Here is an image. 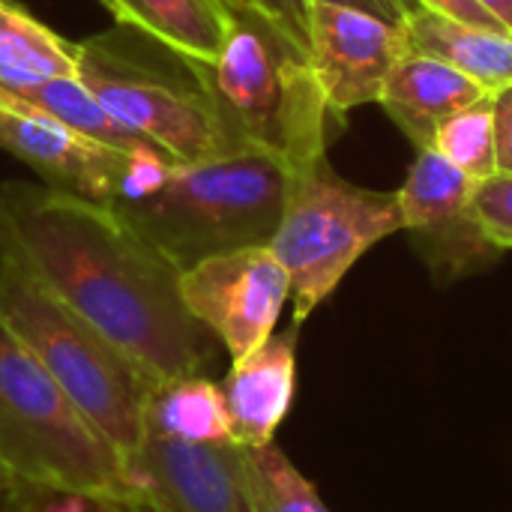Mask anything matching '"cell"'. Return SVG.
<instances>
[{"mask_svg": "<svg viewBox=\"0 0 512 512\" xmlns=\"http://www.w3.org/2000/svg\"><path fill=\"white\" fill-rule=\"evenodd\" d=\"M0 255L159 384L207 372L216 336L186 309L180 270L114 207L9 180L0 186Z\"/></svg>", "mask_w": 512, "mask_h": 512, "instance_id": "1", "label": "cell"}, {"mask_svg": "<svg viewBox=\"0 0 512 512\" xmlns=\"http://www.w3.org/2000/svg\"><path fill=\"white\" fill-rule=\"evenodd\" d=\"M204 78L216 105L222 153L261 150L291 174L327 159L330 108L300 48L270 18L228 6V36Z\"/></svg>", "mask_w": 512, "mask_h": 512, "instance_id": "2", "label": "cell"}, {"mask_svg": "<svg viewBox=\"0 0 512 512\" xmlns=\"http://www.w3.org/2000/svg\"><path fill=\"white\" fill-rule=\"evenodd\" d=\"M291 177L276 156L237 150L201 162H174L153 195L114 204V210L165 261L186 273L213 255L270 246Z\"/></svg>", "mask_w": 512, "mask_h": 512, "instance_id": "3", "label": "cell"}, {"mask_svg": "<svg viewBox=\"0 0 512 512\" xmlns=\"http://www.w3.org/2000/svg\"><path fill=\"white\" fill-rule=\"evenodd\" d=\"M0 462L39 495L135 507L126 456L81 414L30 348L0 321Z\"/></svg>", "mask_w": 512, "mask_h": 512, "instance_id": "4", "label": "cell"}, {"mask_svg": "<svg viewBox=\"0 0 512 512\" xmlns=\"http://www.w3.org/2000/svg\"><path fill=\"white\" fill-rule=\"evenodd\" d=\"M0 321L123 456L141 450L147 402L159 381L3 255Z\"/></svg>", "mask_w": 512, "mask_h": 512, "instance_id": "5", "label": "cell"}, {"mask_svg": "<svg viewBox=\"0 0 512 512\" xmlns=\"http://www.w3.org/2000/svg\"><path fill=\"white\" fill-rule=\"evenodd\" d=\"M78 81L141 141L174 162L222 156L216 105L204 63L117 24L78 42Z\"/></svg>", "mask_w": 512, "mask_h": 512, "instance_id": "6", "label": "cell"}, {"mask_svg": "<svg viewBox=\"0 0 512 512\" xmlns=\"http://www.w3.org/2000/svg\"><path fill=\"white\" fill-rule=\"evenodd\" d=\"M405 231L396 192H372L342 180L327 159L291 177L270 252L288 273L294 324L300 327L384 237Z\"/></svg>", "mask_w": 512, "mask_h": 512, "instance_id": "7", "label": "cell"}, {"mask_svg": "<svg viewBox=\"0 0 512 512\" xmlns=\"http://www.w3.org/2000/svg\"><path fill=\"white\" fill-rule=\"evenodd\" d=\"M180 294L234 363L276 333L291 282L270 246H249L180 273Z\"/></svg>", "mask_w": 512, "mask_h": 512, "instance_id": "8", "label": "cell"}, {"mask_svg": "<svg viewBox=\"0 0 512 512\" xmlns=\"http://www.w3.org/2000/svg\"><path fill=\"white\" fill-rule=\"evenodd\" d=\"M474 183L435 147L417 150L405 186L396 192L405 231L441 285L498 261L501 249L486 237L474 213Z\"/></svg>", "mask_w": 512, "mask_h": 512, "instance_id": "9", "label": "cell"}, {"mask_svg": "<svg viewBox=\"0 0 512 512\" xmlns=\"http://www.w3.org/2000/svg\"><path fill=\"white\" fill-rule=\"evenodd\" d=\"M126 480L147 512H252L237 444H183L147 435L126 456Z\"/></svg>", "mask_w": 512, "mask_h": 512, "instance_id": "10", "label": "cell"}, {"mask_svg": "<svg viewBox=\"0 0 512 512\" xmlns=\"http://www.w3.org/2000/svg\"><path fill=\"white\" fill-rule=\"evenodd\" d=\"M405 54L402 27L360 9L309 3V63L333 120L381 102L384 84Z\"/></svg>", "mask_w": 512, "mask_h": 512, "instance_id": "11", "label": "cell"}, {"mask_svg": "<svg viewBox=\"0 0 512 512\" xmlns=\"http://www.w3.org/2000/svg\"><path fill=\"white\" fill-rule=\"evenodd\" d=\"M0 147L30 165L45 186L96 204H117L126 150L87 138L42 111L0 108Z\"/></svg>", "mask_w": 512, "mask_h": 512, "instance_id": "12", "label": "cell"}, {"mask_svg": "<svg viewBox=\"0 0 512 512\" xmlns=\"http://www.w3.org/2000/svg\"><path fill=\"white\" fill-rule=\"evenodd\" d=\"M297 330L294 324L285 333H273L255 351L231 363L222 393L237 447L258 450L273 444L288 417L297 390Z\"/></svg>", "mask_w": 512, "mask_h": 512, "instance_id": "13", "label": "cell"}, {"mask_svg": "<svg viewBox=\"0 0 512 512\" xmlns=\"http://www.w3.org/2000/svg\"><path fill=\"white\" fill-rule=\"evenodd\" d=\"M483 96L489 93L453 66L435 57L405 54L384 84L381 105L417 150H429L438 126Z\"/></svg>", "mask_w": 512, "mask_h": 512, "instance_id": "14", "label": "cell"}, {"mask_svg": "<svg viewBox=\"0 0 512 512\" xmlns=\"http://www.w3.org/2000/svg\"><path fill=\"white\" fill-rule=\"evenodd\" d=\"M408 54L435 57L477 81L486 93L512 84V36L459 24L417 6L405 21Z\"/></svg>", "mask_w": 512, "mask_h": 512, "instance_id": "15", "label": "cell"}, {"mask_svg": "<svg viewBox=\"0 0 512 512\" xmlns=\"http://www.w3.org/2000/svg\"><path fill=\"white\" fill-rule=\"evenodd\" d=\"M117 24H129L168 48L213 66L228 36L222 0H102Z\"/></svg>", "mask_w": 512, "mask_h": 512, "instance_id": "16", "label": "cell"}, {"mask_svg": "<svg viewBox=\"0 0 512 512\" xmlns=\"http://www.w3.org/2000/svg\"><path fill=\"white\" fill-rule=\"evenodd\" d=\"M51 78H78V42L63 39L12 0H0V108Z\"/></svg>", "mask_w": 512, "mask_h": 512, "instance_id": "17", "label": "cell"}, {"mask_svg": "<svg viewBox=\"0 0 512 512\" xmlns=\"http://www.w3.org/2000/svg\"><path fill=\"white\" fill-rule=\"evenodd\" d=\"M147 435L183 444H234L222 384L207 375L162 381L147 402Z\"/></svg>", "mask_w": 512, "mask_h": 512, "instance_id": "18", "label": "cell"}, {"mask_svg": "<svg viewBox=\"0 0 512 512\" xmlns=\"http://www.w3.org/2000/svg\"><path fill=\"white\" fill-rule=\"evenodd\" d=\"M6 108L9 111H42V114L72 126L75 132L96 138V141H105L111 147L126 150L135 144H147L135 132H129L123 123H117L90 96V90L78 78H51V81H39L33 87H24V90L9 96Z\"/></svg>", "mask_w": 512, "mask_h": 512, "instance_id": "19", "label": "cell"}, {"mask_svg": "<svg viewBox=\"0 0 512 512\" xmlns=\"http://www.w3.org/2000/svg\"><path fill=\"white\" fill-rule=\"evenodd\" d=\"M243 450V474L252 498V512H330L315 486L276 447Z\"/></svg>", "mask_w": 512, "mask_h": 512, "instance_id": "20", "label": "cell"}, {"mask_svg": "<svg viewBox=\"0 0 512 512\" xmlns=\"http://www.w3.org/2000/svg\"><path fill=\"white\" fill-rule=\"evenodd\" d=\"M432 147L471 180L492 177L498 171L492 93L447 117L435 132Z\"/></svg>", "mask_w": 512, "mask_h": 512, "instance_id": "21", "label": "cell"}, {"mask_svg": "<svg viewBox=\"0 0 512 512\" xmlns=\"http://www.w3.org/2000/svg\"><path fill=\"white\" fill-rule=\"evenodd\" d=\"M474 213L501 252L512 249V174L495 171L474 183Z\"/></svg>", "mask_w": 512, "mask_h": 512, "instance_id": "22", "label": "cell"}, {"mask_svg": "<svg viewBox=\"0 0 512 512\" xmlns=\"http://www.w3.org/2000/svg\"><path fill=\"white\" fill-rule=\"evenodd\" d=\"M174 159L162 153L153 144H135L126 150V165H123V180H120V198L117 204L126 201H141L153 195L171 174ZM114 207V204H111Z\"/></svg>", "mask_w": 512, "mask_h": 512, "instance_id": "23", "label": "cell"}, {"mask_svg": "<svg viewBox=\"0 0 512 512\" xmlns=\"http://www.w3.org/2000/svg\"><path fill=\"white\" fill-rule=\"evenodd\" d=\"M225 6L252 9L282 27L300 48L309 51V0H222Z\"/></svg>", "mask_w": 512, "mask_h": 512, "instance_id": "24", "label": "cell"}, {"mask_svg": "<svg viewBox=\"0 0 512 512\" xmlns=\"http://www.w3.org/2000/svg\"><path fill=\"white\" fill-rule=\"evenodd\" d=\"M423 9L429 12H438L444 18H453L459 24H468V27H480V30H492V33H507L504 24L489 12L483 9L477 0H417ZM510 36V33H507Z\"/></svg>", "mask_w": 512, "mask_h": 512, "instance_id": "25", "label": "cell"}, {"mask_svg": "<svg viewBox=\"0 0 512 512\" xmlns=\"http://www.w3.org/2000/svg\"><path fill=\"white\" fill-rule=\"evenodd\" d=\"M492 114H495V153L498 171L512 174V84L492 93Z\"/></svg>", "mask_w": 512, "mask_h": 512, "instance_id": "26", "label": "cell"}, {"mask_svg": "<svg viewBox=\"0 0 512 512\" xmlns=\"http://www.w3.org/2000/svg\"><path fill=\"white\" fill-rule=\"evenodd\" d=\"M309 3H333V6L360 9V12H369V15L393 24V27H405L411 12L420 6L417 0H309Z\"/></svg>", "mask_w": 512, "mask_h": 512, "instance_id": "27", "label": "cell"}, {"mask_svg": "<svg viewBox=\"0 0 512 512\" xmlns=\"http://www.w3.org/2000/svg\"><path fill=\"white\" fill-rule=\"evenodd\" d=\"M45 495L27 489L21 480H15L6 465L0 462V512H39Z\"/></svg>", "mask_w": 512, "mask_h": 512, "instance_id": "28", "label": "cell"}, {"mask_svg": "<svg viewBox=\"0 0 512 512\" xmlns=\"http://www.w3.org/2000/svg\"><path fill=\"white\" fill-rule=\"evenodd\" d=\"M96 501L84 498V495H66V492H54V495H45L39 512H93Z\"/></svg>", "mask_w": 512, "mask_h": 512, "instance_id": "29", "label": "cell"}, {"mask_svg": "<svg viewBox=\"0 0 512 512\" xmlns=\"http://www.w3.org/2000/svg\"><path fill=\"white\" fill-rule=\"evenodd\" d=\"M483 9H489L501 24H504V30L512 36V0H477Z\"/></svg>", "mask_w": 512, "mask_h": 512, "instance_id": "30", "label": "cell"}, {"mask_svg": "<svg viewBox=\"0 0 512 512\" xmlns=\"http://www.w3.org/2000/svg\"><path fill=\"white\" fill-rule=\"evenodd\" d=\"M93 512H123V510H120L117 504H99V501H96V507H93Z\"/></svg>", "mask_w": 512, "mask_h": 512, "instance_id": "31", "label": "cell"}, {"mask_svg": "<svg viewBox=\"0 0 512 512\" xmlns=\"http://www.w3.org/2000/svg\"><path fill=\"white\" fill-rule=\"evenodd\" d=\"M123 512H147V510H141V507H120Z\"/></svg>", "mask_w": 512, "mask_h": 512, "instance_id": "32", "label": "cell"}]
</instances>
